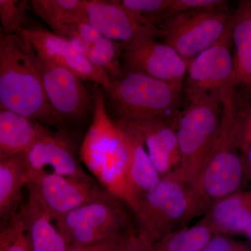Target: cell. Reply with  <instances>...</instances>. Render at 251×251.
Returning a JSON list of instances; mask_svg holds the SVG:
<instances>
[{
  "mask_svg": "<svg viewBox=\"0 0 251 251\" xmlns=\"http://www.w3.org/2000/svg\"><path fill=\"white\" fill-rule=\"evenodd\" d=\"M93 99V119L80 147L81 160L103 189L134 211L138 198L128 177V151L125 135L109 115L100 87L96 90Z\"/></svg>",
  "mask_w": 251,
  "mask_h": 251,
  "instance_id": "1",
  "label": "cell"
},
{
  "mask_svg": "<svg viewBox=\"0 0 251 251\" xmlns=\"http://www.w3.org/2000/svg\"><path fill=\"white\" fill-rule=\"evenodd\" d=\"M0 107L49 125L37 55L18 34L0 36Z\"/></svg>",
  "mask_w": 251,
  "mask_h": 251,
  "instance_id": "2",
  "label": "cell"
},
{
  "mask_svg": "<svg viewBox=\"0 0 251 251\" xmlns=\"http://www.w3.org/2000/svg\"><path fill=\"white\" fill-rule=\"evenodd\" d=\"M133 212L138 223L137 234L151 246L196 217L189 186L172 173L140 196Z\"/></svg>",
  "mask_w": 251,
  "mask_h": 251,
  "instance_id": "3",
  "label": "cell"
},
{
  "mask_svg": "<svg viewBox=\"0 0 251 251\" xmlns=\"http://www.w3.org/2000/svg\"><path fill=\"white\" fill-rule=\"evenodd\" d=\"M179 92L166 82L130 73L112 79L103 91L108 110L118 121L127 122L164 119L177 105Z\"/></svg>",
  "mask_w": 251,
  "mask_h": 251,
  "instance_id": "4",
  "label": "cell"
},
{
  "mask_svg": "<svg viewBox=\"0 0 251 251\" xmlns=\"http://www.w3.org/2000/svg\"><path fill=\"white\" fill-rule=\"evenodd\" d=\"M232 122L221 119L219 132L202 170L188 185L196 216L205 214L218 201L234 194L242 183L244 164L232 151Z\"/></svg>",
  "mask_w": 251,
  "mask_h": 251,
  "instance_id": "5",
  "label": "cell"
},
{
  "mask_svg": "<svg viewBox=\"0 0 251 251\" xmlns=\"http://www.w3.org/2000/svg\"><path fill=\"white\" fill-rule=\"evenodd\" d=\"M220 105L208 100L190 102L176 124L181 161L171 173L184 184L194 182L210 153L221 125Z\"/></svg>",
  "mask_w": 251,
  "mask_h": 251,
  "instance_id": "6",
  "label": "cell"
},
{
  "mask_svg": "<svg viewBox=\"0 0 251 251\" xmlns=\"http://www.w3.org/2000/svg\"><path fill=\"white\" fill-rule=\"evenodd\" d=\"M232 16L219 41L188 64L187 95L190 102L208 100L223 106L234 101L236 87Z\"/></svg>",
  "mask_w": 251,
  "mask_h": 251,
  "instance_id": "7",
  "label": "cell"
},
{
  "mask_svg": "<svg viewBox=\"0 0 251 251\" xmlns=\"http://www.w3.org/2000/svg\"><path fill=\"white\" fill-rule=\"evenodd\" d=\"M119 202L108 193L75 208L55 222L68 247L93 245L124 234L127 219Z\"/></svg>",
  "mask_w": 251,
  "mask_h": 251,
  "instance_id": "8",
  "label": "cell"
},
{
  "mask_svg": "<svg viewBox=\"0 0 251 251\" xmlns=\"http://www.w3.org/2000/svg\"><path fill=\"white\" fill-rule=\"evenodd\" d=\"M230 18L223 9L188 11L172 15L158 28L165 44L188 62L219 40Z\"/></svg>",
  "mask_w": 251,
  "mask_h": 251,
  "instance_id": "9",
  "label": "cell"
},
{
  "mask_svg": "<svg viewBox=\"0 0 251 251\" xmlns=\"http://www.w3.org/2000/svg\"><path fill=\"white\" fill-rule=\"evenodd\" d=\"M37 62L49 103V125L64 130V127L84 121L94 110V99L83 80L71 71L46 62L38 55Z\"/></svg>",
  "mask_w": 251,
  "mask_h": 251,
  "instance_id": "10",
  "label": "cell"
},
{
  "mask_svg": "<svg viewBox=\"0 0 251 251\" xmlns=\"http://www.w3.org/2000/svg\"><path fill=\"white\" fill-rule=\"evenodd\" d=\"M120 58L124 73L138 74L166 82L181 90L188 62L175 49L151 36L122 44Z\"/></svg>",
  "mask_w": 251,
  "mask_h": 251,
  "instance_id": "11",
  "label": "cell"
},
{
  "mask_svg": "<svg viewBox=\"0 0 251 251\" xmlns=\"http://www.w3.org/2000/svg\"><path fill=\"white\" fill-rule=\"evenodd\" d=\"M29 195L36 200L54 222L85 203L105 196L108 192L92 179H80L53 173L28 177Z\"/></svg>",
  "mask_w": 251,
  "mask_h": 251,
  "instance_id": "12",
  "label": "cell"
},
{
  "mask_svg": "<svg viewBox=\"0 0 251 251\" xmlns=\"http://www.w3.org/2000/svg\"><path fill=\"white\" fill-rule=\"evenodd\" d=\"M27 176L53 173L80 179H92L81 166L75 143L67 130L49 128L23 154Z\"/></svg>",
  "mask_w": 251,
  "mask_h": 251,
  "instance_id": "13",
  "label": "cell"
},
{
  "mask_svg": "<svg viewBox=\"0 0 251 251\" xmlns=\"http://www.w3.org/2000/svg\"><path fill=\"white\" fill-rule=\"evenodd\" d=\"M41 59L65 68L81 80L100 86L103 91L111 85V77L94 67L85 56L77 52L67 39L46 29L21 28L17 33Z\"/></svg>",
  "mask_w": 251,
  "mask_h": 251,
  "instance_id": "14",
  "label": "cell"
},
{
  "mask_svg": "<svg viewBox=\"0 0 251 251\" xmlns=\"http://www.w3.org/2000/svg\"><path fill=\"white\" fill-rule=\"evenodd\" d=\"M89 22L104 37L125 44L142 36H163L159 28L141 24L120 1L85 0Z\"/></svg>",
  "mask_w": 251,
  "mask_h": 251,
  "instance_id": "15",
  "label": "cell"
},
{
  "mask_svg": "<svg viewBox=\"0 0 251 251\" xmlns=\"http://www.w3.org/2000/svg\"><path fill=\"white\" fill-rule=\"evenodd\" d=\"M128 123L143 136L150 160L161 177L179 166V143L173 126L164 119Z\"/></svg>",
  "mask_w": 251,
  "mask_h": 251,
  "instance_id": "16",
  "label": "cell"
},
{
  "mask_svg": "<svg viewBox=\"0 0 251 251\" xmlns=\"http://www.w3.org/2000/svg\"><path fill=\"white\" fill-rule=\"evenodd\" d=\"M47 130L39 122L0 107V160L24 154Z\"/></svg>",
  "mask_w": 251,
  "mask_h": 251,
  "instance_id": "17",
  "label": "cell"
},
{
  "mask_svg": "<svg viewBox=\"0 0 251 251\" xmlns=\"http://www.w3.org/2000/svg\"><path fill=\"white\" fill-rule=\"evenodd\" d=\"M125 137L128 151V177L135 196L139 198L156 186L161 176L145 150L143 136L128 122L116 120Z\"/></svg>",
  "mask_w": 251,
  "mask_h": 251,
  "instance_id": "18",
  "label": "cell"
},
{
  "mask_svg": "<svg viewBox=\"0 0 251 251\" xmlns=\"http://www.w3.org/2000/svg\"><path fill=\"white\" fill-rule=\"evenodd\" d=\"M20 217L30 241L33 251H67L65 238L54 221L34 198L29 196Z\"/></svg>",
  "mask_w": 251,
  "mask_h": 251,
  "instance_id": "19",
  "label": "cell"
},
{
  "mask_svg": "<svg viewBox=\"0 0 251 251\" xmlns=\"http://www.w3.org/2000/svg\"><path fill=\"white\" fill-rule=\"evenodd\" d=\"M202 220L214 234L245 232L251 224V194H232L218 201Z\"/></svg>",
  "mask_w": 251,
  "mask_h": 251,
  "instance_id": "20",
  "label": "cell"
},
{
  "mask_svg": "<svg viewBox=\"0 0 251 251\" xmlns=\"http://www.w3.org/2000/svg\"><path fill=\"white\" fill-rule=\"evenodd\" d=\"M232 34L236 86L251 90V1H242L232 16Z\"/></svg>",
  "mask_w": 251,
  "mask_h": 251,
  "instance_id": "21",
  "label": "cell"
},
{
  "mask_svg": "<svg viewBox=\"0 0 251 251\" xmlns=\"http://www.w3.org/2000/svg\"><path fill=\"white\" fill-rule=\"evenodd\" d=\"M27 181L23 155L0 160V217L17 201Z\"/></svg>",
  "mask_w": 251,
  "mask_h": 251,
  "instance_id": "22",
  "label": "cell"
},
{
  "mask_svg": "<svg viewBox=\"0 0 251 251\" xmlns=\"http://www.w3.org/2000/svg\"><path fill=\"white\" fill-rule=\"evenodd\" d=\"M214 235L209 225L201 220L191 227H181L166 234L150 247V251H201Z\"/></svg>",
  "mask_w": 251,
  "mask_h": 251,
  "instance_id": "23",
  "label": "cell"
},
{
  "mask_svg": "<svg viewBox=\"0 0 251 251\" xmlns=\"http://www.w3.org/2000/svg\"><path fill=\"white\" fill-rule=\"evenodd\" d=\"M29 5L52 30L67 23L87 20L85 0H33Z\"/></svg>",
  "mask_w": 251,
  "mask_h": 251,
  "instance_id": "24",
  "label": "cell"
},
{
  "mask_svg": "<svg viewBox=\"0 0 251 251\" xmlns=\"http://www.w3.org/2000/svg\"><path fill=\"white\" fill-rule=\"evenodd\" d=\"M122 48V43L102 36L91 45L87 58L94 67L106 72L112 80L124 74L122 66L119 61Z\"/></svg>",
  "mask_w": 251,
  "mask_h": 251,
  "instance_id": "25",
  "label": "cell"
},
{
  "mask_svg": "<svg viewBox=\"0 0 251 251\" xmlns=\"http://www.w3.org/2000/svg\"><path fill=\"white\" fill-rule=\"evenodd\" d=\"M141 24L158 28L171 16V0H119Z\"/></svg>",
  "mask_w": 251,
  "mask_h": 251,
  "instance_id": "26",
  "label": "cell"
},
{
  "mask_svg": "<svg viewBox=\"0 0 251 251\" xmlns=\"http://www.w3.org/2000/svg\"><path fill=\"white\" fill-rule=\"evenodd\" d=\"M29 1L0 0V29L5 35L16 34L22 28Z\"/></svg>",
  "mask_w": 251,
  "mask_h": 251,
  "instance_id": "27",
  "label": "cell"
},
{
  "mask_svg": "<svg viewBox=\"0 0 251 251\" xmlns=\"http://www.w3.org/2000/svg\"><path fill=\"white\" fill-rule=\"evenodd\" d=\"M234 145L247 152L251 149V108L242 113L236 110L232 124Z\"/></svg>",
  "mask_w": 251,
  "mask_h": 251,
  "instance_id": "28",
  "label": "cell"
},
{
  "mask_svg": "<svg viewBox=\"0 0 251 251\" xmlns=\"http://www.w3.org/2000/svg\"><path fill=\"white\" fill-rule=\"evenodd\" d=\"M11 234L5 251H33L19 214H15L11 218Z\"/></svg>",
  "mask_w": 251,
  "mask_h": 251,
  "instance_id": "29",
  "label": "cell"
},
{
  "mask_svg": "<svg viewBox=\"0 0 251 251\" xmlns=\"http://www.w3.org/2000/svg\"><path fill=\"white\" fill-rule=\"evenodd\" d=\"M226 1L221 0H171L172 15L188 11L223 9Z\"/></svg>",
  "mask_w": 251,
  "mask_h": 251,
  "instance_id": "30",
  "label": "cell"
},
{
  "mask_svg": "<svg viewBox=\"0 0 251 251\" xmlns=\"http://www.w3.org/2000/svg\"><path fill=\"white\" fill-rule=\"evenodd\" d=\"M201 251H249L242 244H238L224 237L223 234H214Z\"/></svg>",
  "mask_w": 251,
  "mask_h": 251,
  "instance_id": "31",
  "label": "cell"
},
{
  "mask_svg": "<svg viewBox=\"0 0 251 251\" xmlns=\"http://www.w3.org/2000/svg\"><path fill=\"white\" fill-rule=\"evenodd\" d=\"M150 247L137 232H130L124 234L119 251H150Z\"/></svg>",
  "mask_w": 251,
  "mask_h": 251,
  "instance_id": "32",
  "label": "cell"
},
{
  "mask_svg": "<svg viewBox=\"0 0 251 251\" xmlns=\"http://www.w3.org/2000/svg\"><path fill=\"white\" fill-rule=\"evenodd\" d=\"M123 236L122 234L120 237L93 245L69 247L67 251H119Z\"/></svg>",
  "mask_w": 251,
  "mask_h": 251,
  "instance_id": "33",
  "label": "cell"
},
{
  "mask_svg": "<svg viewBox=\"0 0 251 251\" xmlns=\"http://www.w3.org/2000/svg\"><path fill=\"white\" fill-rule=\"evenodd\" d=\"M67 39L69 41L73 48L77 51L79 53L87 57V53H88L89 50L90 49V44L85 42L83 39H81L78 36L73 35L69 36Z\"/></svg>",
  "mask_w": 251,
  "mask_h": 251,
  "instance_id": "34",
  "label": "cell"
},
{
  "mask_svg": "<svg viewBox=\"0 0 251 251\" xmlns=\"http://www.w3.org/2000/svg\"><path fill=\"white\" fill-rule=\"evenodd\" d=\"M11 232V222L6 225L3 228L0 229V251H6V245L9 241Z\"/></svg>",
  "mask_w": 251,
  "mask_h": 251,
  "instance_id": "35",
  "label": "cell"
},
{
  "mask_svg": "<svg viewBox=\"0 0 251 251\" xmlns=\"http://www.w3.org/2000/svg\"><path fill=\"white\" fill-rule=\"evenodd\" d=\"M246 162H247V166H247L248 172H249L251 177V149L247 151V160H246Z\"/></svg>",
  "mask_w": 251,
  "mask_h": 251,
  "instance_id": "36",
  "label": "cell"
},
{
  "mask_svg": "<svg viewBox=\"0 0 251 251\" xmlns=\"http://www.w3.org/2000/svg\"><path fill=\"white\" fill-rule=\"evenodd\" d=\"M245 232L247 234V235L249 236V237L251 238V226L248 227Z\"/></svg>",
  "mask_w": 251,
  "mask_h": 251,
  "instance_id": "37",
  "label": "cell"
},
{
  "mask_svg": "<svg viewBox=\"0 0 251 251\" xmlns=\"http://www.w3.org/2000/svg\"><path fill=\"white\" fill-rule=\"evenodd\" d=\"M1 34H2V31H1V29H0V36H1Z\"/></svg>",
  "mask_w": 251,
  "mask_h": 251,
  "instance_id": "38",
  "label": "cell"
}]
</instances>
